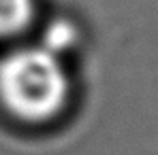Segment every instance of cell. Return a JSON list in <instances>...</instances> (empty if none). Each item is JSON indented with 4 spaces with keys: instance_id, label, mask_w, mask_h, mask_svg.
<instances>
[{
    "instance_id": "obj_1",
    "label": "cell",
    "mask_w": 158,
    "mask_h": 155,
    "mask_svg": "<svg viewBox=\"0 0 158 155\" xmlns=\"http://www.w3.org/2000/svg\"><path fill=\"white\" fill-rule=\"evenodd\" d=\"M71 96L60 53L52 47H22L0 60V104L24 123L56 119Z\"/></svg>"
},
{
    "instance_id": "obj_2",
    "label": "cell",
    "mask_w": 158,
    "mask_h": 155,
    "mask_svg": "<svg viewBox=\"0 0 158 155\" xmlns=\"http://www.w3.org/2000/svg\"><path fill=\"white\" fill-rule=\"evenodd\" d=\"M34 19V0H0V36H15Z\"/></svg>"
}]
</instances>
